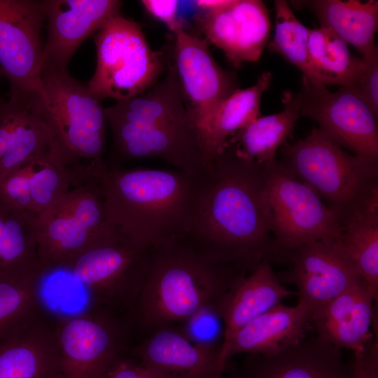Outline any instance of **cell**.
<instances>
[{
    "label": "cell",
    "mask_w": 378,
    "mask_h": 378,
    "mask_svg": "<svg viewBox=\"0 0 378 378\" xmlns=\"http://www.w3.org/2000/svg\"><path fill=\"white\" fill-rule=\"evenodd\" d=\"M265 164L226 146L201 178L187 242L213 261L246 273L272 252Z\"/></svg>",
    "instance_id": "1"
},
{
    "label": "cell",
    "mask_w": 378,
    "mask_h": 378,
    "mask_svg": "<svg viewBox=\"0 0 378 378\" xmlns=\"http://www.w3.org/2000/svg\"><path fill=\"white\" fill-rule=\"evenodd\" d=\"M90 174L100 186L109 223L125 239L148 251L184 238L203 174L108 167Z\"/></svg>",
    "instance_id": "2"
},
{
    "label": "cell",
    "mask_w": 378,
    "mask_h": 378,
    "mask_svg": "<svg viewBox=\"0 0 378 378\" xmlns=\"http://www.w3.org/2000/svg\"><path fill=\"white\" fill-rule=\"evenodd\" d=\"M113 149L122 160L159 158L200 176L207 169L197 127L169 58L164 77L146 92L106 108Z\"/></svg>",
    "instance_id": "3"
},
{
    "label": "cell",
    "mask_w": 378,
    "mask_h": 378,
    "mask_svg": "<svg viewBox=\"0 0 378 378\" xmlns=\"http://www.w3.org/2000/svg\"><path fill=\"white\" fill-rule=\"evenodd\" d=\"M241 274L183 239L151 248L137 292L138 318L153 330L183 323L216 302Z\"/></svg>",
    "instance_id": "4"
},
{
    "label": "cell",
    "mask_w": 378,
    "mask_h": 378,
    "mask_svg": "<svg viewBox=\"0 0 378 378\" xmlns=\"http://www.w3.org/2000/svg\"><path fill=\"white\" fill-rule=\"evenodd\" d=\"M281 153L279 162L318 194L341 225L378 199V164L347 153L319 128L293 144H285Z\"/></svg>",
    "instance_id": "5"
},
{
    "label": "cell",
    "mask_w": 378,
    "mask_h": 378,
    "mask_svg": "<svg viewBox=\"0 0 378 378\" xmlns=\"http://www.w3.org/2000/svg\"><path fill=\"white\" fill-rule=\"evenodd\" d=\"M94 73L86 83L99 99L117 102L149 90L167 70L169 58L149 46L141 25L118 13L94 34Z\"/></svg>",
    "instance_id": "6"
},
{
    "label": "cell",
    "mask_w": 378,
    "mask_h": 378,
    "mask_svg": "<svg viewBox=\"0 0 378 378\" xmlns=\"http://www.w3.org/2000/svg\"><path fill=\"white\" fill-rule=\"evenodd\" d=\"M118 235L108 220L100 186L92 177L37 215L38 254L45 271L67 267L90 248Z\"/></svg>",
    "instance_id": "7"
},
{
    "label": "cell",
    "mask_w": 378,
    "mask_h": 378,
    "mask_svg": "<svg viewBox=\"0 0 378 378\" xmlns=\"http://www.w3.org/2000/svg\"><path fill=\"white\" fill-rule=\"evenodd\" d=\"M41 80L50 121L63 146L90 172L107 168L103 158L108 120L102 100L67 69L43 65Z\"/></svg>",
    "instance_id": "8"
},
{
    "label": "cell",
    "mask_w": 378,
    "mask_h": 378,
    "mask_svg": "<svg viewBox=\"0 0 378 378\" xmlns=\"http://www.w3.org/2000/svg\"><path fill=\"white\" fill-rule=\"evenodd\" d=\"M265 173L274 237L270 258L309 241L340 239L342 228L337 215L312 188L279 161L265 164Z\"/></svg>",
    "instance_id": "9"
},
{
    "label": "cell",
    "mask_w": 378,
    "mask_h": 378,
    "mask_svg": "<svg viewBox=\"0 0 378 378\" xmlns=\"http://www.w3.org/2000/svg\"><path fill=\"white\" fill-rule=\"evenodd\" d=\"M300 113L319 125L341 147L378 164L377 116L354 88L330 92L302 76Z\"/></svg>",
    "instance_id": "10"
},
{
    "label": "cell",
    "mask_w": 378,
    "mask_h": 378,
    "mask_svg": "<svg viewBox=\"0 0 378 378\" xmlns=\"http://www.w3.org/2000/svg\"><path fill=\"white\" fill-rule=\"evenodd\" d=\"M174 36L170 59L184 104L202 143L218 108L238 88L237 76L216 62L204 38L185 29Z\"/></svg>",
    "instance_id": "11"
},
{
    "label": "cell",
    "mask_w": 378,
    "mask_h": 378,
    "mask_svg": "<svg viewBox=\"0 0 378 378\" xmlns=\"http://www.w3.org/2000/svg\"><path fill=\"white\" fill-rule=\"evenodd\" d=\"M46 22L45 1L0 0V74L9 92H39Z\"/></svg>",
    "instance_id": "12"
},
{
    "label": "cell",
    "mask_w": 378,
    "mask_h": 378,
    "mask_svg": "<svg viewBox=\"0 0 378 378\" xmlns=\"http://www.w3.org/2000/svg\"><path fill=\"white\" fill-rule=\"evenodd\" d=\"M78 162L57 137L47 151L0 181V202L38 215L61 199L73 185L90 179L86 165Z\"/></svg>",
    "instance_id": "13"
},
{
    "label": "cell",
    "mask_w": 378,
    "mask_h": 378,
    "mask_svg": "<svg viewBox=\"0 0 378 378\" xmlns=\"http://www.w3.org/2000/svg\"><path fill=\"white\" fill-rule=\"evenodd\" d=\"M60 378H105L121 356L120 330L100 313L69 316L56 324Z\"/></svg>",
    "instance_id": "14"
},
{
    "label": "cell",
    "mask_w": 378,
    "mask_h": 378,
    "mask_svg": "<svg viewBox=\"0 0 378 378\" xmlns=\"http://www.w3.org/2000/svg\"><path fill=\"white\" fill-rule=\"evenodd\" d=\"M281 257L291 267L280 281L294 284L298 302L311 312L362 279L338 239L309 241Z\"/></svg>",
    "instance_id": "15"
},
{
    "label": "cell",
    "mask_w": 378,
    "mask_h": 378,
    "mask_svg": "<svg viewBox=\"0 0 378 378\" xmlns=\"http://www.w3.org/2000/svg\"><path fill=\"white\" fill-rule=\"evenodd\" d=\"M57 138L39 92H8L4 97L0 92V181L47 151Z\"/></svg>",
    "instance_id": "16"
},
{
    "label": "cell",
    "mask_w": 378,
    "mask_h": 378,
    "mask_svg": "<svg viewBox=\"0 0 378 378\" xmlns=\"http://www.w3.org/2000/svg\"><path fill=\"white\" fill-rule=\"evenodd\" d=\"M196 22L204 38L237 69L259 59L271 29L268 10L260 0H226L214 9L200 10Z\"/></svg>",
    "instance_id": "17"
},
{
    "label": "cell",
    "mask_w": 378,
    "mask_h": 378,
    "mask_svg": "<svg viewBox=\"0 0 378 378\" xmlns=\"http://www.w3.org/2000/svg\"><path fill=\"white\" fill-rule=\"evenodd\" d=\"M147 251L118 235L85 251L67 267L94 300L109 302L138 292Z\"/></svg>",
    "instance_id": "18"
},
{
    "label": "cell",
    "mask_w": 378,
    "mask_h": 378,
    "mask_svg": "<svg viewBox=\"0 0 378 378\" xmlns=\"http://www.w3.org/2000/svg\"><path fill=\"white\" fill-rule=\"evenodd\" d=\"M117 0H45L47 37L43 65L67 69L80 45L120 13Z\"/></svg>",
    "instance_id": "19"
},
{
    "label": "cell",
    "mask_w": 378,
    "mask_h": 378,
    "mask_svg": "<svg viewBox=\"0 0 378 378\" xmlns=\"http://www.w3.org/2000/svg\"><path fill=\"white\" fill-rule=\"evenodd\" d=\"M153 378H222L220 350L192 342L172 326L153 330L136 349Z\"/></svg>",
    "instance_id": "20"
},
{
    "label": "cell",
    "mask_w": 378,
    "mask_h": 378,
    "mask_svg": "<svg viewBox=\"0 0 378 378\" xmlns=\"http://www.w3.org/2000/svg\"><path fill=\"white\" fill-rule=\"evenodd\" d=\"M295 293L281 284L270 262L264 260L249 274L237 276L216 302L223 324V339L219 361L225 369L223 356L232 336L248 323L279 304Z\"/></svg>",
    "instance_id": "21"
},
{
    "label": "cell",
    "mask_w": 378,
    "mask_h": 378,
    "mask_svg": "<svg viewBox=\"0 0 378 378\" xmlns=\"http://www.w3.org/2000/svg\"><path fill=\"white\" fill-rule=\"evenodd\" d=\"M374 301L377 300L362 279L313 311L312 328L317 336L340 350H362L374 339Z\"/></svg>",
    "instance_id": "22"
},
{
    "label": "cell",
    "mask_w": 378,
    "mask_h": 378,
    "mask_svg": "<svg viewBox=\"0 0 378 378\" xmlns=\"http://www.w3.org/2000/svg\"><path fill=\"white\" fill-rule=\"evenodd\" d=\"M312 330V312L305 304L298 302L290 307L281 303L248 323L232 336L225 349L224 361L241 354L275 356L307 337Z\"/></svg>",
    "instance_id": "23"
},
{
    "label": "cell",
    "mask_w": 378,
    "mask_h": 378,
    "mask_svg": "<svg viewBox=\"0 0 378 378\" xmlns=\"http://www.w3.org/2000/svg\"><path fill=\"white\" fill-rule=\"evenodd\" d=\"M244 378H349L342 350L315 335L272 356L248 355Z\"/></svg>",
    "instance_id": "24"
},
{
    "label": "cell",
    "mask_w": 378,
    "mask_h": 378,
    "mask_svg": "<svg viewBox=\"0 0 378 378\" xmlns=\"http://www.w3.org/2000/svg\"><path fill=\"white\" fill-rule=\"evenodd\" d=\"M0 378H60L56 324L41 316L22 332L0 340Z\"/></svg>",
    "instance_id": "25"
},
{
    "label": "cell",
    "mask_w": 378,
    "mask_h": 378,
    "mask_svg": "<svg viewBox=\"0 0 378 378\" xmlns=\"http://www.w3.org/2000/svg\"><path fill=\"white\" fill-rule=\"evenodd\" d=\"M282 102L281 112L258 118L232 135L226 146L249 162L267 164L275 161L276 151L286 144L300 114L297 93L284 92Z\"/></svg>",
    "instance_id": "26"
},
{
    "label": "cell",
    "mask_w": 378,
    "mask_h": 378,
    "mask_svg": "<svg viewBox=\"0 0 378 378\" xmlns=\"http://www.w3.org/2000/svg\"><path fill=\"white\" fill-rule=\"evenodd\" d=\"M297 3L310 8L321 27L330 29L354 46L363 57L378 52L374 42L378 26L377 1L312 0Z\"/></svg>",
    "instance_id": "27"
},
{
    "label": "cell",
    "mask_w": 378,
    "mask_h": 378,
    "mask_svg": "<svg viewBox=\"0 0 378 378\" xmlns=\"http://www.w3.org/2000/svg\"><path fill=\"white\" fill-rule=\"evenodd\" d=\"M37 215L0 202V279L45 272L38 254Z\"/></svg>",
    "instance_id": "28"
},
{
    "label": "cell",
    "mask_w": 378,
    "mask_h": 378,
    "mask_svg": "<svg viewBox=\"0 0 378 378\" xmlns=\"http://www.w3.org/2000/svg\"><path fill=\"white\" fill-rule=\"evenodd\" d=\"M271 79L270 72H264L255 85L245 89L237 88L221 104L202 137L207 168L223 151L232 135L261 116V97L269 88Z\"/></svg>",
    "instance_id": "29"
},
{
    "label": "cell",
    "mask_w": 378,
    "mask_h": 378,
    "mask_svg": "<svg viewBox=\"0 0 378 378\" xmlns=\"http://www.w3.org/2000/svg\"><path fill=\"white\" fill-rule=\"evenodd\" d=\"M308 51L314 80L324 85L355 87L365 71L364 59L353 56L347 43L328 28L310 29Z\"/></svg>",
    "instance_id": "30"
},
{
    "label": "cell",
    "mask_w": 378,
    "mask_h": 378,
    "mask_svg": "<svg viewBox=\"0 0 378 378\" xmlns=\"http://www.w3.org/2000/svg\"><path fill=\"white\" fill-rule=\"evenodd\" d=\"M342 228L338 241L377 300L378 199L346 218Z\"/></svg>",
    "instance_id": "31"
},
{
    "label": "cell",
    "mask_w": 378,
    "mask_h": 378,
    "mask_svg": "<svg viewBox=\"0 0 378 378\" xmlns=\"http://www.w3.org/2000/svg\"><path fill=\"white\" fill-rule=\"evenodd\" d=\"M42 274L0 279V340L22 332L41 316L38 289Z\"/></svg>",
    "instance_id": "32"
},
{
    "label": "cell",
    "mask_w": 378,
    "mask_h": 378,
    "mask_svg": "<svg viewBox=\"0 0 378 378\" xmlns=\"http://www.w3.org/2000/svg\"><path fill=\"white\" fill-rule=\"evenodd\" d=\"M274 7L275 30L268 48L273 52L280 54L298 67L302 71V76L316 82L308 51L310 29L295 17L286 1H274Z\"/></svg>",
    "instance_id": "33"
},
{
    "label": "cell",
    "mask_w": 378,
    "mask_h": 378,
    "mask_svg": "<svg viewBox=\"0 0 378 378\" xmlns=\"http://www.w3.org/2000/svg\"><path fill=\"white\" fill-rule=\"evenodd\" d=\"M183 323L185 328L181 331L192 342L220 351L217 342L221 339L223 343V324L216 302L200 309Z\"/></svg>",
    "instance_id": "34"
},
{
    "label": "cell",
    "mask_w": 378,
    "mask_h": 378,
    "mask_svg": "<svg viewBox=\"0 0 378 378\" xmlns=\"http://www.w3.org/2000/svg\"><path fill=\"white\" fill-rule=\"evenodd\" d=\"M365 71L355 87H353L378 116V52L363 57Z\"/></svg>",
    "instance_id": "35"
},
{
    "label": "cell",
    "mask_w": 378,
    "mask_h": 378,
    "mask_svg": "<svg viewBox=\"0 0 378 378\" xmlns=\"http://www.w3.org/2000/svg\"><path fill=\"white\" fill-rule=\"evenodd\" d=\"M139 2L149 14L162 22L174 35L184 29L178 15V1L142 0Z\"/></svg>",
    "instance_id": "36"
},
{
    "label": "cell",
    "mask_w": 378,
    "mask_h": 378,
    "mask_svg": "<svg viewBox=\"0 0 378 378\" xmlns=\"http://www.w3.org/2000/svg\"><path fill=\"white\" fill-rule=\"evenodd\" d=\"M349 378H378L377 337L363 349L353 352Z\"/></svg>",
    "instance_id": "37"
},
{
    "label": "cell",
    "mask_w": 378,
    "mask_h": 378,
    "mask_svg": "<svg viewBox=\"0 0 378 378\" xmlns=\"http://www.w3.org/2000/svg\"><path fill=\"white\" fill-rule=\"evenodd\" d=\"M105 378H153L138 361L122 355L114 362Z\"/></svg>",
    "instance_id": "38"
}]
</instances>
